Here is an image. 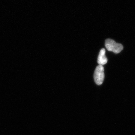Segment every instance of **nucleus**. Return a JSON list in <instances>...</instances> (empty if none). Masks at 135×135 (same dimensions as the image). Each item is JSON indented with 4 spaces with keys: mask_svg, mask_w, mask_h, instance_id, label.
Masks as SVG:
<instances>
[{
    "mask_svg": "<svg viewBox=\"0 0 135 135\" xmlns=\"http://www.w3.org/2000/svg\"><path fill=\"white\" fill-rule=\"evenodd\" d=\"M105 46L109 51H112L116 54L120 53L123 49L121 44L116 43L114 40L110 39L105 40Z\"/></svg>",
    "mask_w": 135,
    "mask_h": 135,
    "instance_id": "1",
    "label": "nucleus"
},
{
    "mask_svg": "<svg viewBox=\"0 0 135 135\" xmlns=\"http://www.w3.org/2000/svg\"><path fill=\"white\" fill-rule=\"evenodd\" d=\"M104 68L103 65H98L97 66L94 73V80L96 84L101 85L103 84L105 78Z\"/></svg>",
    "mask_w": 135,
    "mask_h": 135,
    "instance_id": "2",
    "label": "nucleus"
},
{
    "mask_svg": "<svg viewBox=\"0 0 135 135\" xmlns=\"http://www.w3.org/2000/svg\"><path fill=\"white\" fill-rule=\"evenodd\" d=\"M105 49L103 48L100 51L98 57V63L99 65H104L108 61V59L105 56Z\"/></svg>",
    "mask_w": 135,
    "mask_h": 135,
    "instance_id": "3",
    "label": "nucleus"
}]
</instances>
